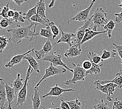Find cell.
<instances>
[{
  "label": "cell",
  "mask_w": 122,
  "mask_h": 109,
  "mask_svg": "<svg viewBox=\"0 0 122 109\" xmlns=\"http://www.w3.org/2000/svg\"><path fill=\"white\" fill-rule=\"evenodd\" d=\"M36 24L33 22L26 26L17 25L14 28H10L7 32L12 33L11 39L13 43L18 45L20 44L23 39L30 38L29 41H31L40 36V33L36 30Z\"/></svg>",
  "instance_id": "obj_1"
},
{
  "label": "cell",
  "mask_w": 122,
  "mask_h": 109,
  "mask_svg": "<svg viewBox=\"0 0 122 109\" xmlns=\"http://www.w3.org/2000/svg\"><path fill=\"white\" fill-rule=\"evenodd\" d=\"M91 22L93 24L92 30L97 31L98 29L104 27L108 23L107 14L103 8L101 7L97 8L93 14L90 17Z\"/></svg>",
  "instance_id": "obj_2"
},
{
  "label": "cell",
  "mask_w": 122,
  "mask_h": 109,
  "mask_svg": "<svg viewBox=\"0 0 122 109\" xmlns=\"http://www.w3.org/2000/svg\"><path fill=\"white\" fill-rule=\"evenodd\" d=\"M33 70L34 69L32 68V67L29 65L26 72L24 85L23 88L21 89L20 91L18 92L17 94V101L15 105L16 107L18 105H23L24 104V103H25L26 101L28 81L30 79V75L32 73Z\"/></svg>",
  "instance_id": "obj_3"
},
{
  "label": "cell",
  "mask_w": 122,
  "mask_h": 109,
  "mask_svg": "<svg viewBox=\"0 0 122 109\" xmlns=\"http://www.w3.org/2000/svg\"><path fill=\"white\" fill-rule=\"evenodd\" d=\"M73 66V77L71 80H67L65 82V85H71V84H75L78 81L85 80V77L86 76V71L82 68L79 64L75 65L74 63H72Z\"/></svg>",
  "instance_id": "obj_4"
},
{
  "label": "cell",
  "mask_w": 122,
  "mask_h": 109,
  "mask_svg": "<svg viewBox=\"0 0 122 109\" xmlns=\"http://www.w3.org/2000/svg\"><path fill=\"white\" fill-rule=\"evenodd\" d=\"M42 60L43 61L50 62L55 67L58 66H62L73 73V69H70L62 61V56L59 54H57L56 52H52L50 54L46 55L45 57L42 59Z\"/></svg>",
  "instance_id": "obj_5"
},
{
  "label": "cell",
  "mask_w": 122,
  "mask_h": 109,
  "mask_svg": "<svg viewBox=\"0 0 122 109\" xmlns=\"http://www.w3.org/2000/svg\"><path fill=\"white\" fill-rule=\"evenodd\" d=\"M66 69L65 68H57V67L54 66L52 63H51L48 68L46 69L45 74H44L42 78H41V80L39 81V82L37 83V85H36L35 88H38V86H40L41 83L43 81L46 80L48 78L52 76H54V75H55L64 74L65 72H66Z\"/></svg>",
  "instance_id": "obj_6"
},
{
  "label": "cell",
  "mask_w": 122,
  "mask_h": 109,
  "mask_svg": "<svg viewBox=\"0 0 122 109\" xmlns=\"http://www.w3.org/2000/svg\"><path fill=\"white\" fill-rule=\"evenodd\" d=\"M96 2V0H92L91 1L90 4L87 8H86L85 10H82L80 12H78L77 14L74 16L73 17H72L71 19H70L68 22L67 23L69 24L70 23V22L72 21H79V22H82V21H85L86 22L88 18L89 15V13L90 11L92 8V6H93L95 3Z\"/></svg>",
  "instance_id": "obj_7"
},
{
  "label": "cell",
  "mask_w": 122,
  "mask_h": 109,
  "mask_svg": "<svg viewBox=\"0 0 122 109\" xmlns=\"http://www.w3.org/2000/svg\"><path fill=\"white\" fill-rule=\"evenodd\" d=\"M91 23V21L90 17L86 22H85V23L83 26L77 29L75 33L76 37L75 42V44L78 45L80 48H81V43L85 35L86 30L88 28H89V26Z\"/></svg>",
  "instance_id": "obj_8"
},
{
  "label": "cell",
  "mask_w": 122,
  "mask_h": 109,
  "mask_svg": "<svg viewBox=\"0 0 122 109\" xmlns=\"http://www.w3.org/2000/svg\"><path fill=\"white\" fill-rule=\"evenodd\" d=\"M53 47L54 45L52 44L51 41L49 40H47L45 44L43 45L42 49L40 50H34L32 52L36 55L38 59L41 60V59L43 58L44 55L48 54L49 52L52 51Z\"/></svg>",
  "instance_id": "obj_9"
},
{
  "label": "cell",
  "mask_w": 122,
  "mask_h": 109,
  "mask_svg": "<svg viewBox=\"0 0 122 109\" xmlns=\"http://www.w3.org/2000/svg\"><path fill=\"white\" fill-rule=\"evenodd\" d=\"M71 91H75V90L72 89H64L60 87L57 84H56L54 86L51 88V90L48 93H47L46 94L44 95L42 97L43 98H44L49 97V96H54V97H61V94L64 93L66 92H71Z\"/></svg>",
  "instance_id": "obj_10"
},
{
  "label": "cell",
  "mask_w": 122,
  "mask_h": 109,
  "mask_svg": "<svg viewBox=\"0 0 122 109\" xmlns=\"http://www.w3.org/2000/svg\"><path fill=\"white\" fill-rule=\"evenodd\" d=\"M59 28L61 33H62V36L59 40H57L55 42V45H56L57 44L64 43L67 44L70 47L72 46V44L74 43V41L71 40V38L76 37L75 34L73 33H65L63 31L61 27H59Z\"/></svg>",
  "instance_id": "obj_11"
},
{
  "label": "cell",
  "mask_w": 122,
  "mask_h": 109,
  "mask_svg": "<svg viewBox=\"0 0 122 109\" xmlns=\"http://www.w3.org/2000/svg\"><path fill=\"white\" fill-rule=\"evenodd\" d=\"M34 50H35L34 48H32L31 49L28 50V51L27 52H26L24 53V54L15 55V56L12 57V59H11L9 61H8V62L5 64V67L8 68H13L14 65L20 63L22 61V60L24 59V58L25 56H26L27 54H29V53H30Z\"/></svg>",
  "instance_id": "obj_12"
},
{
  "label": "cell",
  "mask_w": 122,
  "mask_h": 109,
  "mask_svg": "<svg viewBox=\"0 0 122 109\" xmlns=\"http://www.w3.org/2000/svg\"><path fill=\"white\" fill-rule=\"evenodd\" d=\"M5 88H6V98L8 103V109H12V104L13 101L16 97V92L13 87H12L7 83H5Z\"/></svg>",
  "instance_id": "obj_13"
},
{
  "label": "cell",
  "mask_w": 122,
  "mask_h": 109,
  "mask_svg": "<svg viewBox=\"0 0 122 109\" xmlns=\"http://www.w3.org/2000/svg\"><path fill=\"white\" fill-rule=\"evenodd\" d=\"M81 54V49L80 48L77 44L70 47L64 53V56L67 58H73L78 56Z\"/></svg>",
  "instance_id": "obj_14"
},
{
  "label": "cell",
  "mask_w": 122,
  "mask_h": 109,
  "mask_svg": "<svg viewBox=\"0 0 122 109\" xmlns=\"http://www.w3.org/2000/svg\"><path fill=\"white\" fill-rule=\"evenodd\" d=\"M37 4V14L39 15L41 18L43 19L47 23L49 24L50 21L46 17V3L44 0H38Z\"/></svg>",
  "instance_id": "obj_15"
},
{
  "label": "cell",
  "mask_w": 122,
  "mask_h": 109,
  "mask_svg": "<svg viewBox=\"0 0 122 109\" xmlns=\"http://www.w3.org/2000/svg\"><path fill=\"white\" fill-rule=\"evenodd\" d=\"M105 33H107L106 30H104V31L102 32H97L94 31L92 29H90V28H88L86 30L85 35L81 43V45L83 44H84L85 42H87L88 41H89L91 40H92L93 38H94L95 36H97L98 35Z\"/></svg>",
  "instance_id": "obj_16"
},
{
  "label": "cell",
  "mask_w": 122,
  "mask_h": 109,
  "mask_svg": "<svg viewBox=\"0 0 122 109\" xmlns=\"http://www.w3.org/2000/svg\"><path fill=\"white\" fill-rule=\"evenodd\" d=\"M99 82L102 85H105L109 83H114L117 85L118 88H122V70L120 69V71L115 75V77L111 80H103L100 81Z\"/></svg>",
  "instance_id": "obj_17"
},
{
  "label": "cell",
  "mask_w": 122,
  "mask_h": 109,
  "mask_svg": "<svg viewBox=\"0 0 122 109\" xmlns=\"http://www.w3.org/2000/svg\"><path fill=\"white\" fill-rule=\"evenodd\" d=\"M4 81L0 83V109H5V103L7 101L6 88Z\"/></svg>",
  "instance_id": "obj_18"
},
{
  "label": "cell",
  "mask_w": 122,
  "mask_h": 109,
  "mask_svg": "<svg viewBox=\"0 0 122 109\" xmlns=\"http://www.w3.org/2000/svg\"><path fill=\"white\" fill-rule=\"evenodd\" d=\"M24 84L25 81L24 80V79L21 78V75L19 73L17 74V77L15 80L12 82L13 87L15 89L16 93L20 91L21 89L23 88Z\"/></svg>",
  "instance_id": "obj_19"
},
{
  "label": "cell",
  "mask_w": 122,
  "mask_h": 109,
  "mask_svg": "<svg viewBox=\"0 0 122 109\" xmlns=\"http://www.w3.org/2000/svg\"><path fill=\"white\" fill-rule=\"evenodd\" d=\"M40 36L46 38L47 40H49L51 41L52 44L55 46V43H54L53 35L52 30L50 27L49 26H46V29H41L40 32Z\"/></svg>",
  "instance_id": "obj_20"
},
{
  "label": "cell",
  "mask_w": 122,
  "mask_h": 109,
  "mask_svg": "<svg viewBox=\"0 0 122 109\" xmlns=\"http://www.w3.org/2000/svg\"><path fill=\"white\" fill-rule=\"evenodd\" d=\"M34 91V93L31 96L33 109H39L41 105V100L39 93L38 92V88H35Z\"/></svg>",
  "instance_id": "obj_21"
},
{
  "label": "cell",
  "mask_w": 122,
  "mask_h": 109,
  "mask_svg": "<svg viewBox=\"0 0 122 109\" xmlns=\"http://www.w3.org/2000/svg\"><path fill=\"white\" fill-rule=\"evenodd\" d=\"M24 59L27 60L30 64V66L32 67V68L36 71L37 73H40V70L39 68V63L34 57L32 56L31 53L27 54L24 57Z\"/></svg>",
  "instance_id": "obj_22"
},
{
  "label": "cell",
  "mask_w": 122,
  "mask_h": 109,
  "mask_svg": "<svg viewBox=\"0 0 122 109\" xmlns=\"http://www.w3.org/2000/svg\"><path fill=\"white\" fill-rule=\"evenodd\" d=\"M87 57L91 62H93L97 65H99V63L101 61H103L101 57L93 52H89L88 54L87 55Z\"/></svg>",
  "instance_id": "obj_23"
},
{
  "label": "cell",
  "mask_w": 122,
  "mask_h": 109,
  "mask_svg": "<svg viewBox=\"0 0 122 109\" xmlns=\"http://www.w3.org/2000/svg\"><path fill=\"white\" fill-rule=\"evenodd\" d=\"M94 84L96 86L95 90H98L101 91L102 93L106 94L107 97L108 96V87H109V83L105 84V85H102L99 82V80H96L94 82Z\"/></svg>",
  "instance_id": "obj_24"
},
{
  "label": "cell",
  "mask_w": 122,
  "mask_h": 109,
  "mask_svg": "<svg viewBox=\"0 0 122 109\" xmlns=\"http://www.w3.org/2000/svg\"><path fill=\"white\" fill-rule=\"evenodd\" d=\"M115 27V22L113 20H110L107 24H106L104 26V29L107 32V37L111 38L112 37V32Z\"/></svg>",
  "instance_id": "obj_25"
},
{
  "label": "cell",
  "mask_w": 122,
  "mask_h": 109,
  "mask_svg": "<svg viewBox=\"0 0 122 109\" xmlns=\"http://www.w3.org/2000/svg\"><path fill=\"white\" fill-rule=\"evenodd\" d=\"M116 50L113 49L111 51L107 50H103V53L101 56V58L102 60H106L110 58H114L116 55L117 54V52H116Z\"/></svg>",
  "instance_id": "obj_26"
},
{
  "label": "cell",
  "mask_w": 122,
  "mask_h": 109,
  "mask_svg": "<svg viewBox=\"0 0 122 109\" xmlns=\"http://www.w3.org/2000/svg\"><path fill=\"white\" fill-rule=\"evenodd\" d=\"M92 63V67L90 69L88 70L86 72V75H92V74H98L100 73V67L103 66L102 64L101 65H97L93 62H91Z\"/></svg>",
  "instance_id": "obj_27"
},
{
  "label": "cell",
  "mask_w": 122,
  "mask_h": 109,
  "mask_svg": "<svg viewBox=\"0 0 122 109\" xmlns=\"http://www.w3.org/2000/svg\"><path fill=\"white\" fill-rule=\"evenodd\" d=\"M12 41L11 38H8L5 36H0V54L2 53L9 44Z\"/></svg>",
  "instance_id": "obj_28"
},
{
  "label": "cell",
  "mask_w": 122,
  "mask_h": 109,
  "mask_svg": "<svg viewBox=\"0 0 122 109\" xmlns=\"http://www.w3.org/2000/svg\"><path fill=\"white\" fill-rule=\"evenodd\" d=\"M37 6L38 5L36 4L34 7L29 10L27 13H23V15L24 16L25 18L26 19H27L28 21H29L30 23L31 22V21H30V18H31V17L37 14Z\"/></svg>",
  "instance_id": "obj_29"
},
{
  "label": "cell",
  "mask_w": 122,
  "mask_h": 109,
  "mask_svg": "<svg viewBox=\"0 0 122 109\" xmlns=\"http://www.w3.org/2000/svg\"><path fill=\"white\" fill-rule=\"evenodd\" d=\"M109 86L108 87V96L107 97V99L110 102H112V97L111 96L113 94L114 92L115 91V89L118 88L117 85H116L115 83H109Z\"/></svg>",
  "instance_id": "obj_30"
},
{
  "label": "cell",
  "mask_w": 122,
  "mask_h": 109,
  "mask_svg": "<svg viewBox=\"0 0 122 109\" xmlns=\"http://www.w3.org/2000/svg\"><path fill=\"white\" fill-rule=\"evenodd\" d=\"M95 104L93 107V109H111L107 105V103L104 102L103 99H102L100 101L95 100Z\"/></svg>",
  "instance_id": "obj_31"
},
{
  "label": "cell",
  "mask_w": 122,
  "mask_h": 109,
  "mask_svg": "<svg viewBox=\"0 0 122 109\" xmlns=\"http://www.w3.org/2000/svg\"><path fill=\"white\" fill-rule=\"evenodd\" d=\"M13 21L16 22H21V23H24L25 22V18L23 15V13L21 11H16L15 12V14L12 18Z\"/></svg>",
  "instance_id": "obj_32"
},
{
  "label": "cell",
  "mask_w": 122,
  "mask_h": 109,
  "mask_svg": "<svg viewBox=\"0 0 122 109\" xmlns=\"http://www.w3.org/2000/svg\"><path fill=\"white\" fill-rule=\"evenodd\" d=\"M30 21H31V23L33 22V23H38V24H42L44 26H48V24L46 23V22L43 19H42L41 17L38 15V14H36L34 16H33L31 17V18H30Z\"/></svg>",
  "instance_id": "obj_33"
},
{
  "label": "cell",
  "mask_w": 122,
  "mask_h": 109,
  "mask_svg": "<svg viewBox=\"0 0 122 109\" xmlns=\"http://www.w3.org/2000/svg\"><path fill=\"white\" fill-rule=\"evenodd\" d=\"M66 102L68 104L71 109H81V103L77 99L70 101H66Z\"/></svg>",
  "instance_id": "obj_34"
},
{
  "label": "cell",
  "mask_w": 122,
  "mask_h": 109,
  "mask_svg": "<svg viewBox=\"0 0 122 109\" xmlns=\"http://www.w3.org/2000/svg\"><path fill=\"white\" fill-rule=\"evenodd\" d=\"M48 26L50 27L53 35V39L56 38L57 36L59 35L60 29L54 22H50L48 24Z\"/></svg>",
  "instance_id": "obj_35"
},
{
  "label": "cell",
  "mask_w": 122,
  "mask_h": 109,
  "mask_svg": "<svg viewBox=\"0 0 122 109\" xmlns=\"http://www.w3.org/2000/svg\"><path fill=\"white\" fill-rule=\"evenodd\" d=\"M13 24V19L10 18H3V17L0 20V27L2 29H5V28Z\"/></svg>",
  "instance_id": "obj_36"
},
{
  "label": "cell",
  "mask_w": 122,
  "mask_h": 109,
  "mask_svg": "<svg viewBox=\"0 0 122 109\" xmlns=\"http://www.w3.org/2000/svg\"><path fill=\"white\" fill-rule=\"evenodd\" d=\"M10 0H9L6 6L3 7L2 11L0 13V16H2L3 18H9L8 17V12L10 10Z\"/></svg>",
  "instance_id": "obj_37"
},
{
  "label": "cell",
  "mask_w": 122,
  "mask_h": 109,
  "mask_svg": "<svg viewBox=\"0 0 122 109\" xmlns=\"http://www.w3.org/2000/svg\"><path fill=\"white\" fill-rule=\"evenodd\" d=\"M113 45L116 48L117 54L122 59V61H118V62L122 65V45H118L115 43H113Z\"/></svg>",
  "instance_id": "obj_38"
},
{
  "label": "cell",
  "mask_w": 122,
  "mask_h": 109,
  "mask_svg": "<svg viewBox=\"0 0 122 109\" xmlns=\"http://www.w3.org/2000/svg\"><path fill=\"white\" fill-rule=\"evenodd\" d=\"M91 67H92V63H91V62L89 60H86L83 61V63H82V67L86 71H87L88 70L90 69Z\"/></svg>",
  "instance_id": "obj_39"
},
{
  "label": "cell",
  "mask_w": 122,
  "mask_h": 109,
  "mask_svg": "<svg viewBox=\"0 0 122 109\" xmlns=\"http://www.w3.org/2000/svg\"><path fill=\"white\" fill-rule=\"evenodd\" d=\"M59 98L61 100V108L62 109H71L70 106L65 100L61 97Z\"/></svg>",
  "instance_id": "obj_40"
},
{
  "label": "cell",
  "mask_w": 122,
  "mask_h": 109,
  "mask_svg": "<svg viewBox=\"0 0 122 109\" xmlns=\"http://www.w3.org/2000/svg\"><path fill=\"white\" fill-rule=\"evenodd\" d=\"M113 104L115 109H122V101L118 100L117 98L115 99Z\"/></svg>",
  "instance_id": "obj_41"
},
{
  "label": "cell",
  "mask_w": 122,
  "mask_h": 109,
  "mask_svg": "<svg viewBox=\"0 0 122 109\" xmlns=\"http://www.w3.org/2000/svg\"><path fill=\"white\" fill-rule=\"evenodd\" d=\"M114 15L116 16L115 18L116 23H120L121 22H122V10L120 11V12L115 13Z\"/></svg>",
  "instance_id": "obj_42"
},
{
  "label": "cell",
  "mask_w": 122,
  "mask_h": 109,
  "mask_svg": "<svg viewBox=\"0 0 122 109\" xmlns=\"http://www.w3.org/2000/svg\"><path fill=\"white\" fill-rule=\"evenodd\" d=\"M10 1H13L18 6H20L24 2H28V3H29L30 5H31V3L29 2V0H10Z\"/></svg>",
  "instance_id": "obj_43"
},
{
  "label": "cell",
  "mask_w": 122,
  "mask_h": 109,
  "mask_svg": "<svg viewBox=\"0 0 122 109\" xmlns=\"http://www.w3.org/2000/svg\"><path fill=\"white\" fill-rule=\"evenodd\" d=\"M16 11L15 9L13 10H10L9 12H8V17L9 18H13L14 17V15L15 14V12Z\"/></svg>",
  "instance_id": "obj_44"
},
{
  "label": "cell",
  "mask_w": 122,
  "mask_h": 109,
  "mask_svg": "<svg viewBox=\"0 0 122 109\" xmlns=\"http://www.w3.org/2000/svg\"><path fill=\"white\" fill-rule=\"evenodd\" d=\"M56 0H51V2L50 3V4L48 5V7L50 8H51L53 6H54V5L55 4V2H56Z\"/></svg>",
  "instance_id": "obj_45"
},
{
  "label": "cell",
  "mask_w": 122,
  "mask_h": 109,
  "mask_svg": "<svg viewBox=\"0 0 122 109\" xmlns=\"http://www.w3.org/2000/svg\"><path fill=\"white\" fill-rule=\"evenodd\" d=\"M120 1H121V3L120 4L118 5V6L121 7V8H122V0H120Z\"/></svg>",
  "instance_id": "obj_46"
},
{
  "label": "cell",
  "mask_w": 122,
  "mask_h": 109,
  "mask_svg": "<svg viewBox=\"0 0 122 109\" xmlns=\"http://www.w3.org/2000/svg\"><path fill=\"white\" fill-rule=\"evenodd\" d=\"M43 109H44L43 107H42ZM60 109V108H55V109H53V108H50V109Z\"/></svg>",
  "instance_id": "obj_47"
},
{
  "label": "cell",
  "mask_w": 122,
  "mask_h": 109,
  "mask_svg": "<svg viewBox=\"0 0 122 109\" xmlns=\"http://www.w3.org/2000/svg\"><path fill=\"white\" fill-rule=\"evenodd\" d=\"M0 81H4V80L2 78H1V77H0Z\"/></svg>",
  "instance_id": "obj_48"
},
{
  "label": "cell",
  "mask_w": 122,
  "mask_h": 109,
  "mask_svg": "<svg viewBox=\"0 0 122 109\" xmlns=\"http://www.w3.org/2000/svg\"><path fill=\"white\" fill-rule=\"evenodd\" d=\"M2 8L1 7H0V13H1V11H2Z\"/></svg>",
  "instance_id": "obj_49"
},
{
  "label": "cell",
  "mask_w": 122,
  "mask_h": 109,
  "mask_svg": "<svg viewBox=\"0 0 122 109\" xmlns=\"http://www.w3.org/2000/svg\"><path fill=\"white\" fill-rule=\"evenodd\" d=\"M111 109H114V107L113 105V107H112V108Z\"/></svg>",
  "instance_id": "obj_50"
},
{
  "label": "cell",
  "mask_w": 122,
  "mask_h": 109,
  "mask_svg": "<svg viewBox=\"0 0 122 109\" xmlns=\"http://www.w3.org/2000/svg\"><path fill=\"white\" fill-rule=\"evenodd\" d=\"M2 29V28H1V27H0V30H1Z\"/></svg>",
  "instance_id": "obj_51"
}]
</instances>
